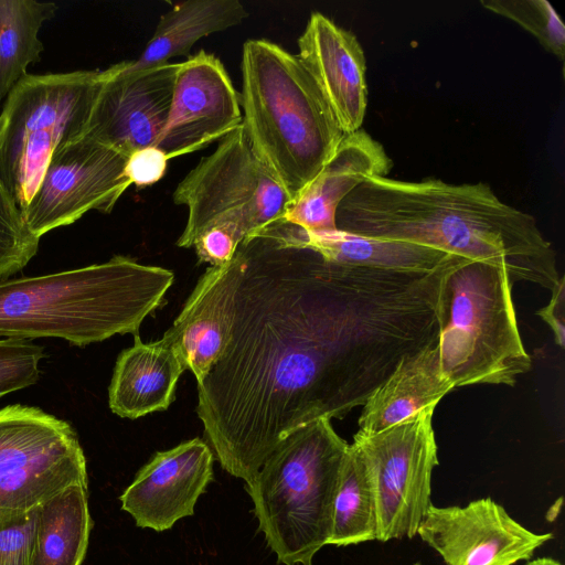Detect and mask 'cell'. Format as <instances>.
<instances>
[{
	"label": "cell",
	"instance_id": "1",
	"mask_svg": "<svg viewBox=\"0 0 565 565\" xmlns=\"http://www.w3.org/2000/svg\"><path fill=\"white\" fill-rule=\"evenodd\" d=\"M235 254L231 337L198 385L196 413L222 468L247 483L285 437L363 406L403 360L438 340L448 265L338 264L266 230Z\"/></svg>",
	"mask_w": 565,
	"mask_h": 565
},
{
	"label": "cell",
	"instance_id": "2",
	"mask_svg": "<svg viewBox=\"0 0 565 565\" xmlns=\"http://www.w3.org/2000/svg\"><path fill=\"white\" fill-rule=\"evenodd\" d=\"M335 222L360 236L416 243L494 265L512 282L552 291L561 279L556 253L536 220L483 182L371 178L340 203Z\"/></svg>",
	"mask_w": 565,
	"mask_h": 565
},
{
	"label": "cell",
	"instance_id": "3",
	"mask_svg": "<svg viewBox=\"0 0 565 565\" xmlns=\"http://www.w3.org/2000/svg\"><path fill=\"white\" fill-rule=\"evenodd\" d=\"M172 271L117 255L102 264L0 281V338H58L76 347L138 333L164 303Z\"/></svg>",
	"mask_w": 565,
	"mask_h": 565
},
{
	"label": "cell",
	"instance_id": "4",
	"mask_svg": "<svg viewBox=\"0 0 565 565\" xmlns=\"http://www.w3.org/2000/svg\"><path fill=\"white\" fill-rule=\"evenodd\" d=\"M241 70L242 124L254 151L292 201L344 135L297 54L267 40H248Z\"/></svg>",
	"mask_w": 565,
	"mask_h": 565
},
{
	"label": "cell",
	"instance_id": "5",
	"mask_svg": "<svg viewBox=\"0 0 565 565\" xmlns=\"http://www.w3.org/2000/svg\"><path fill=\"white\" fill-rule=\"evenodd\" d=\"M349 444L321 418L294 430L246 483L266 542L285 565H312L328 544Z\"/></svg>",
	"mask_w": 565,
	"mask_h": 565
},
{
	"label": "cell",
	"instance_id": "6",
	"mask_svg": "<svg viewBox=\"0 0 565 565\" xmlns=\"http://www.w3.org/2000/svg\"><path fill=\"white\" fill-rule=\"evenodd\" d=\"M508 273L457 257L443 271L437 318L443 375L454 388L513 386L532 361L520 334Z\"/></svg>",
	"mask_w": 565,
	"mask_h": 565
},
{
	"label": "cell",
	"instance_id": "7",
	"mask_svg": "<svg viewBox=\"0 0 565 565\" xmlns=\"http://www.w3.org/2000/svg\"><path fill=\"white\" fill-rule=\"evenodd\" d=\"M106 70L26 74L0 110V171L21 212L54 151L85 134Z\"/></svg>",
	"mask_w": 565,
	"mask_h": 565
},
{
	"label": "cell",
	"instance_id": "8",
	"mask_svg": "<svg viewBox=\"0 0 565 565\" xmlns=\"http://www.w3.org/2000/svg\"><path fill=\"white\" fill-rule=\"evenodd\" d=\"M172 200L188 210L180 247H193L214 226H228L243 242L281 221L291 198L254 151L243 124L178 183Z\"/></svg>",
	"mask_w": 565,
	"mask_h": 565
},
{
	"label": "cell",
	"instance_id": "9",
	"mask_svg": "<svg viewBox=\"0 0 565 565\" xmlns=\"http://www.w3.org/2000/svg\"><path fill=\"white\" fill-rule=\"evenodd\" d=\"M88 486L77 434L39 407L0 409V518L26 514L65 489Z\"/></svg>",
	"mask_w": 565,
	"mask_h": 565
},
{
	"label": "cell",
	"instance_id": "10",
	"mask_svg": "<svg viewBox=\"0 0 565 565\" xmlns=\"http://www.w3.org/2000/svg\"><path fill=\"white\" fill-rule=\"evenodd\" d=\"M435 408L373 435H354L373 492L381 542L414 537L431 504V475L438 465Z\"/></svg>",
	"mask_w": 565,
	"mask_h": 565
},
{
	"label": "cell",
	"instance_id": "11",
	"mask_svg": "<svg viewBox=\"0 0 565 565\" xmlns=\"http://www.w3.org/2000/svg\"><path fill=\"white\" fill-rule=\"evenodd\" d=\"M126 162V156L87 134L60 146L22 212L30 231L41 238L92 210L111 212L132 185Z\"/></svg>",
	"mask_w": 565,
	"mask_h": 565
},
{
	"label": "cell",
	"instance_id": "12",
	"mask_svg": "<svg viewBox=\"0 0 565 565\" xmlns=\"http://www.w3.org/2000/svg\"><path fill=\"white\" fill-rule=\"evenodd\" d=\"M417 534L446 565H513L553 537L534 533L491 498L426 511Z\"/></svg>",
	"mask_w": 565,
	"mask_h": 565
},
{
	"label": "cell",
	"instance_id": "13",
	"mask_svg": "<svg viewBox=\"0 0 565 565\" xmlns=\"http://www.w3.org/2000/svg\"><path fill=\"white\" fill-rule=\"evenodd\" d=\"M242 120L241 95L225 66L201 50L179 63L168 119L154 147L177 158L220 140Z\"/></svg>",
	"mask_w": 565,
	"mask_h": 565
},
{
	"label": "cell",
	"instance_id": "14",
	"mask_svg": "<svg viewBox=\"0 0 565 565\" xmlns=\"http://www.w3.org/2000/svg\"><path fill=\"white\" fill-rule=\"evenodd\" d=\"M179 63L129 72L109 66L85 134L128 158L154 146L166 126Z\"/></svg>",
	"mask_w": 565,
	"mask_h": 565
},
{
	"label": "cell",
	"instance_id": "15",
	"mask_svg": "<svg viewBox=\"0 0 565 565\" xmlns=\"http://www.w3.org/2000/svg\"><path fill=\"white\" fill-rule=\"evenodd\" d=\"M211 447L194 438L158 451L119 497L121 509L139 527L171 529L193 514L194 505L213 478Z\"/></svg>",
	"mask_w": 565,
	"mask_h": 565
},
{
	"label": "cell",
	"instance_id": "16",
	"mask_svg": "<svg viewBox=\"0 0 565 565\" xmlns=\"http://www.w3.org/2000/svg\"><path fill=\"white\" fill-rule=\"evenodd\" d=\"M298 50L343 135L361 129L367 107L366 60L354 33L315 11Z\"/></svg>",
	"mask_w": 565,
	"mask_h": 565
},
{
	"label": "cell",
	"instance_id": "17",
	"mask_svg": "<svg viewBox=\"0 0 565 565\" xmlns=\"http://www.w3.org/2000/svg\"><path fill=\"white\" fill-rule=\"evenodd\" d=\"M239 269L236 254L228 263L207 268L162 337L177 349L198 385L230 341Z\"/></svg>",
	"mask_w": 565,
	"mask_h": 565
},
{
	"label": "cell",
	"instance_id": "18",
	"mask_svg": "<svg viewBox=\"0 0 565 565\" xmlns=\"http://www.w3.org/2000/svg\"><path fill=\"white\" fill-rule=\"evenodd\" d=\"M393 162L382 143L365 130L344 135L331 159L291 201L281 221L312 234L338 230L340 203L371 178L387 177Z\"/></svg>",
	"mask_w": 565,
	"mask_h": 565
},
{
	"label": "cell",
	"instance_id": "19",
	"mask_svg": "<svg viewBox=\"0 0 565 565\" xmlns=\"http://www.w3.org/2000/svg\"><path fill=\"white\" fill-rule=\"evenodd\" d=\"M265 230L286 245L310 248L338 264L430 273L447 266L458 257L426 245L365 237L339 228L334 232L312 234L279 221Z\"/></svg>",
	"mask_w": 565,
	"mask_h": 565
},
{
	"label": "cell",
	"instance_id": "20",
	"mask_svg": "<svg viewBox=\"0 0 565 565\" xmlns=\"http://www.w3.org/2000/svg\"><path fill=\"white\" fill-rule=\"evenodd\" d=\"M134 338V344L116 361L108 390L111 412L130 419L167 409L186 369L177 349L164 338L150 343L142 342L138 333Z\"/></svg>",
	"mask_w": 565,
	"mask_h": 565
},
{
	"label": "cell",
	"instance_id": "21",
	"mask_svg": "<svg viewBox=\"0 0 565 565\" xmlns=\"http://www.w3.org/2000/svg\"><path fill=\"white\" fill-rule=\"evenodd\" d=\"M454 387L443 375L438 340L403 360L363 404L359 433L373 435L436 406Z\"/></svg>",
	"mask_w": 565,
	"mask_h": 565
},
{
	"label": "cell",
	"instance_id": "22",
	"mask_svg": "<svg viewBox=\"0 0 565 565\" xmlns=\"http://www.w3.org/2000/svg\"><path fill=\"white\" fill-rule=\"evenodd\" d=\"M248 15L238 0H188L174 4L160 17L140 56L125 61L129 72L169 63L188 53L200 39L241 24Z\"/></svg>",
	"mask_w": 565,
	"mask_h": 565
},
{
	"label": "cell",
	"instance_id": "23",
	"mask_svg": "<svg viewBox=\"0 0 565 565\" xmlns=\"http://www.w3.org/2000/svg\"><path fill=\"white\" fill-rule=\"evenodd\" d=\"M88 486H72L36 509L29 565H82L93 526Z\"/></svg>",
	"mask_w": 565,
	"mask_h": 565
},
{
	"label": "cell",
	"instance_id": "24",
	"mask_svg": "<svg viewBox=\"0 0 565 565\" xmlns=\"http://www.w3.org/2000/svg\"><path fill=\"white\" fill-rule=\"evenodd\" d=\"M57 7L35 0H0V110L9 93L36 63L44 45L39 38Z\"/></svg>",
	"mask_w": 565,
	"mask_h": 565
},
{
	"label": "cell",
	"instance_id": "25",
	"mask_svg": "<svg viewBox=\"0 0 565 565\" xmlns=\"http://www.w3.org/2000/svg\"><path fill=\"white\" fill-rule=\"evenodd\" d=\"M376 540L373 492L364 461L352 444L344 455L328 544L348 546Z\"/></svg>",
	"mask_w": 565,
	"mask_h": 565
},
{
	"label": "cell",
	"instance_id": "26",
	"mask_svg": "<svg viewBox=\"0 0 565 565\" xmlns=\"http://www.w3.org/2000/svg\"><path fill=\"white\" fill-rule=\"evenodd\" d=\"M480 4L512 20L530 32L539 43L559 61L565 56V25L546 0H482Z\"/></svg>",
	"mask_w": 565,
	"mask_h": 565
},
{
	"label": "cell",
	"instance_id": "27",
	"mask_svg": "<svg viewBox=\"0 0 565 565\" xmlns=\"http://www.w3.org/2000/svg\"><path fill=\"white\" fill-rule=\"evenodd\" d=\"M39 242L0 171V281L28 265L36 255Z\"/></svg>",
	"mask_w": 565,
	"mask_h": 565
},
{
	"label": "cell",
	"instance_id": "28",
	"mask_svg": "<svg viewBox=\"0 0 565 565\" xmlns=\"http://www.w3.org/2000/svg\"><path fill=\"white\" fill-rule=\"evenodd\" d=\"M44 348L31 340L0 339V397L34 385Z\"/></svg>",
	"mask_w": 565,
	"mask_h": 565
},
{
	"label": "cell",
	"instance_id": "29",
	"mask_svg": "<svg viewBox=\"0 0 565 565\" xmlns=\"http://www.w3.org/2000/svg\"><path fill=\"white\" fill-rule=\"evenodd\" d=\"M36 509L26 514L0 518V565H29Z\"/></svg>",
	"mask_w": 565,
	"mask_h": 565
},
{
	"label": "cell",
	"instance_id": "30",
	"mask_svg": "<svg viewBox=\"0 0 565 565\" xmlns=\"http://www.w3.org/2000/svg\"><path fill=\"white\" fill-rule=\"evenodd\" d=\"M241 243L237 234L228 226H214L202 233L193 247L200 263L222 266L228 263Z\"/></svg>",
	"mask_w": 565,
	"mask_h": 565
},
{
	"label": "cell",
	"instance_id": "31",
	"mask_svg": "<svg viewBox=\"0 0 565 565\" xmlns=\"http://www.w3.org/2000/svg\"><path fill=\"white\" fill-rule=\"evenodd\" d=\"M168 160L154 146L137 150L127 158L126 174L131 184L137 186L154 184L164 175Z\"/></svg>",
	"mask_w": 565,
	"mask_h": 565
},
{
	"label": "cell",
	"instance_id": "32",
	"mask_svg": "<svg viewBox=\"0 0 565 565\" xmlns=\"http://www.w3.org/2000/svg\"><path fill=\"white\" fill-rule=\"evenodd\" d=\"M548 303L539 309L536 315L550 326L556 344L561 348L565 344V279L561 277L553 288Z\"/></svg>",
	"mask_w": 565,
	"mask_h": 565
},
{
	"label": "cell",
	"instance_id": "33",
	"mask_svg": "<svg viewBox=\"0 0 565 565\" xmlns=\"http://www.w3.org/2000/svg\"><path fill=\"white\" fill-rule=\"evenodd\" d=\"M412 565H422V564H420L419 562H417V563H414V564H412Z\"/></svg>",
	"mask_w": 565,
	"mask_h": 565
}]
</instances>
